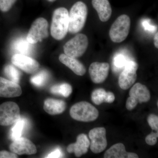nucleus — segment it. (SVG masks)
I'll list each match as a JSON object with an SVG mask.
<instances>
[{"instance_id": "nucleus-15", "label": "nucleus", "mask_w": 158, "mask_h": 158, "mask_svg": "<svg viewBox=\"0 0 158 158\" xmlns=\"http://www.w3.org/2000/svg\"><path fill=\"white\" fill-rule=\"evenodd\" d=\"M105 158H138L137 154L128 152L123 144L118 143L113 145L105 153Z\"/></svg>"}, {"instance_id": "nucleus-29", "label": "nucleus", "mask_w": 158, "mask_h": 158, "mask_svg": "<svg viewBox=\"0 0 158 158\" xmlns=\"http://www.w3.org/2000/svg\"><path fill=\"white\" fill-rule=\"evenodd\" d=\"M138 103V102L137 100L132 97L130 96L127 100L126 107L127 110L131 111L136 107Z\"/></svg>"}, {"instance_id": "nucleus-16", "label": "nucleus", "mask_w": 158, "mask_h": 158, "mask_svg": "<svg viewBox=\"0 0 158 158\" xmlns=\"http://www.w3.org/2000/svg\"><path fill=\"white\" fill-rule=\"evenodd\" d=\"M60 62L70 69L77 75H84L86 73V69L85 65L76 58L69 56L65 54L59 56Z\"/></svg>"}, {"instance_id": "nucleus-32", "label": "nucleus", "mask_w": 158, "mask_h": 158, "mask_svg": "<svg viewBox=\"0 0 158 158\" xmlns=\"http://www.w3.org/2000/svg\"><path fill=\"white\" fill-rule=\"evenodd\" d=\"M62 156H63V154H62L61 150L59 148H57L51 152L46 157V158H61L62 157Z\"/></svg>"}, {"instance_id": "nucleus-11", "label": "nucleus", "mask_w": 158, "mask_h": 158, "mask_svg": "<svg viewBox=\"0 0 158 158\" xmlns=\"http://www.w3.org/2000/svg\"><path fill=\"white\" fill-rule=\"evenodd\" d=\"M9 149L11 152L19 155H33L37 152L35 144L29 139L24 138H17L10 144Z\"/></svg>"}, {"instance_id": "nucleus-4", "label": "nucleus", "mask_w": 158, "mask_h": 158, "mask_svg": "<svg viewBox=\"0 0 158 158\" xmlns=\"http://www.w3.org/2000/svg\"><path fill=\"white\" fill-rule=\"evenodd\" d=\"M130 17L127 15H122L116 19L110 28V37L112 41L120 43L126 39L131 27Z\"/></svg>"}, {"instance_id": "nucleus-5", "label": "nucleus", "mask_w": 158, "mask_h": 158, "mask_svg": "<svg viewBox=\"0 0 158 158\" xmlns=\"http://www.w3.org/2000/svg\"><path fill=\"white\" fill-rule=\"evenodd\" d=\"M88 46V37L85 34H77L67 41L63 47L65 55L73 58L81 56L87 50Z\"/></svg>"}, {"instance_id": "nucleus-10", "label": "nucleus", "mask_w": 158, "mask_h": 158, "mask_svg": "<svg viewBox=\"0 0 158 158\" xmlns=\"http://www.w3.org/2000/svg\"><path fill=\"white\" fill-rule=\"evenodd\" d=\"M11 61L13 65L26 73H34L39 69L40 64L37 60L23 54H15Z\"/></svg>"}, {"instance_id": "nucleus-6", "label": "nucleus", "mask_w": 158, "mask_h": 158, "mask_svg": "<svg viewBox=\"0 0 158 158\" xmlns=\"http://www.w3.org/2000/svg\"><path fill=\"white\" fill-rule=\"evenodd\" d=\"M48 22L45 19L37 18L31 25L26 39L32 44L42 41L48 37Z\"/></svg>"}, {"instance_id": "nucleus-22", "label": "nucleus", "mask_w": 158, "mask_h": 158, "mask_svg": "<svg viewBox=\"0 0 158 158\" xmlns=\"http://www.w3.org/2000/svg\"><path fill=\"white\" fill-rule=\"evenodd\" d=\"M73 89L72 86L67 83H62L52 86L50 92L54 94L62 95L64 97H68L71 94Z\"/></svg>"}, {"instance_id": "nucleus-3", "label": "nucleus", "mask_w": 158, "mask_h": 158, "mask_svg": "<svg viewBox=\"0 0 158 158\" xmlns=\"http://www.w3.org/2000/svg\"><path fill=\"white\" fill-rule=\"evenodd\" d=\"M69 113L74 119L83 122L94 121L99 116L98 110L90 103L85 101L79 102L73 105Z\"/></svg>"}, {"instance_id": "nucleus-21", "label": "nucleus", "mask_w": 158, "mask_h": 158, "mask_svg": "<svg viewBox=\"0 0 158 158\" xmlns=\"http://www.w3.org/2000/svg\"><path fill=\"white\" fill-rule=\"evenodd\" d=\"M14 124L10 132V137L12 141L21 137L23 132L28 125V121L27 118L20 116Z\"/></svg>"}, {"instance_id": "nucleus-13", "label": "nucleus", "mask_w": 158, "mask_h": 158, "mask_svg": "<svg viewBox=\"0 0 158 158\" xmlns=\"http://www.w3.org/2000/svg\"><path fill=\"white\" fill-rule=\"evenodd\" d=\"M22 93L21 88L18 83L0 77V97H16Z\"/></svg>"}, {"instance_id": "nucleus-25", "label": "nucleus", "mask_w": 158, "mask_h": 158, "mask_svg": "<svg viewBox=\"0 0 158 158\" xmlns=\"http://www.w3.org/2000/svg\"><path fill=\"white\" fill-rule=\"evenodd\" d=\"M4 73L12 81L18 83L20 79L21 74L19 71L13 65H7L4 68Z\"/></svg>"}, {"instance_id": "nucleus-23", "label": "nucleus", "mask_w": 158, "mask_h": 158, "mask_svg": "<svg viewBox=\"0 0 158 158\" xmlns=\"http://www.w3.org/2000/svg\"><path fill=\"white\" fill-rule=\"evenodd\" d=\"M31 44H32L30 43L27 39L21 38L15 41L13 48L16 52H19V54L28 55L31 50Z\"/></svg>"}, {"instance_id": "nucleus-12", "label": "nucleus", "mask_w": 158, "mask_h": 158, "mask_svg": "<svg viewBox=\"0 0 158 158\" xmlns=\"http://www.w3.org/2000/svg\"><path fill=\"white\" fill-rule=\"evenodd\" d=\"M110 65L106 62H94L90 64L89 73L91 81L95 84H101L107 78Z\"/></svg>"}, {"instance_id": "nucleus-33", "label": "nucleus", "mask_w": 158, "mask_h": 158, "mask_svg": "<svg viewBox=\"0 0 158 158\" xmlns=\"http://www.w3.org/2000/svg\"><path fill=\"white\" fill-rule=\"evenodd\" d=\"M143 27L145 30L150 31H154L156 30V27L155 26L152 25L150 24V23L149 22L145 20L143 22Z\"/></svg>"}, {"instance_id": "nucleus-28", "label": "nucleus", "mask_w": 158, "mask_h": 158, "mask_svg": "<svg viewBox=\"0 0 158 158\" xmlns=\"http://www.w3.org/2000/svg\"><path fill=\"white\" fill-rule=\"evenodd\" d=\"M158 137V131L156 133L152 132L146 137L145 141L148 145L153 146V145H155L156 144Z\"/></svg>"}, {"instance_id": "nucleus-27", "label": "nucleus", "mask_w": 158, "mask_h": 158, "mask_svg": "<svg viewBox=\"0 0 158 158\" xmlns=\"http://www.w3.org/2000/svg\"><path fill=\"white\" fill-rule=\"evenodd\" d=\"M147 121L149 126L154 131H158V117L155 114H150L147 118Z\"/></svg>"}, {"instance_id": "nucleus-31", "label": "nucleus", "mask_w": 158, "mask_h": 158, "mask_svg": "<svg viewBox=\"0 0 158 158\" xmlns=\"http://www.w3.org/2000/svg\"><path fill=\"white\" fill-rule=\"evenodd\" d=\"M18 157V156L14 153L9 152L5 150L0 151V158H17Z\"/></svg>"}, {"instance_id": "nucleus-24", "label": "nucleus", "mask_w": 158, "mask_h": 158, "mask_svg": "<svg viewBox=\"0 0 158 158\" xmlns=\"http://www.w3.org/2000/svg\"><path fill=\"white\" fill-rule=\"evenodd\" d=\"M49 77L48 73L41 70L31 77V83L36 87H41L45 85Z\"/></svg>"}, {"instance_id": "nucleus-30", "label": "nucleus", "mask_w": 158, "mask_h": 158, "mask_svg": "<svg viewBox=\"0 0 158 158\" xmlns=\"http://www.w3.org/2000/svg\"><path fill=\"white\" fill-rule=\"evenodd\" d=\"M114 63L116 67H121L124 66L126 63L125 58L123 55H119L114 58Z\"/></svg>"}, {"instance_id": "nucleus-19", "label": "nucleus", "mask_w": 158, "mask_h": 158, "mask_svg": "<svg viewBox=\"0 0 158 158\" xmlns=\"http://www.w3.org/2000/svg\"><path fill=\"white\" fill-rule=\"evenodd\" d=\"M130 96L132 97L138 103L147 102L150 100V93L145 85L138 83L132 87L129 92Z\"/></svg>"}, {"instance_id": "nucleus-2", "label": "nucleus", "mask_w": 158, "mask_h": 158, "mask_svg": "<svg viewBox=\"0 0 158 158\" xmlns=\"http://www.w3.org/2000/svg\"><path fill=\"white\" fill-rule=\"evenodd\" d=\"M88 10L83 2H77L71 8L69 13L68 31L75 34L81 31L86 23Z\"/></svg>"}, {"instance_id": "nucleus-8", "label": "nucleus", "mask_w": 158, "mask_h": 158, "mask_svg": "<svg viewBox=\"0 0 158 158\" xmlns=\"http://www.w3.org/2000/svg\"><path fill=\"white\" fill-rule=\"evenodd\" d=\"M138 63L133 61L127 62L118 78V85L123 90H127L132 86L137 79Z\"/></svg>"}, {"instance_id": "nucleus-14", "label": "nucleus", "mask_w": 158, "mask_h": 158, "mask_svg": "<svg viewBox=\"0 0 158 158\" xmlns=\"http://www.w3.org/2000/svg\"><path fill=\"white\" fill-rule=\"evenodd\" d=\"M90 144V141L87 135L81 134L77 137L76 143L68 145L67 151L69 153H74L77 157H80L88 152Z\"/></svg>"}, {"instance_id": "nucleus-7", "label": "nucleus", "mask_w": 158, "mask_h": 158, "mask_svg": "<svg viewBox=\"0 0 158 158\" xmlns=\"http://www.w3.org/2000/svg\"><path fill=\"white\" fill-rule=\"evenodd\" d=\"M20 116L19 107L16 103L7 102L0 105V125L14 124Z\"/></svg>"}, {"instance_id": "nucleus-9", "label": "nucleus", "mask_w": 158, "mask_h": 158, "mask_svg": "<svg viewBox=\"0 0 158 158\" xmlns=\"http://www.w3.org/2000/svg\"><path fill=\"white\" fill-rule=\"evenodd\" d=\"M106 131L104 127H96L90 130L89 137L90 139V149L94 153L102 152L106 148L107 141Z\"/></svg>"}, {"instance_id": "nucleus-17", "label": "nucleus", "mask_w": 158, "mask_h": 158, "mask_svg": "<svg viewBox=\"0 0 158 158\" xmlns=\"http://www.w3.org/2000/svg\"><path fill=\"white\" fill-rule=\"evenodd\" d=\"M92 5L101 21L105 22L110 19L112 10L108 0H92Z\"/></svg>"}, {"instance_id": "nucleus-18", "label": "nucleus", "mask_w": 158, "mask_h": 158, "mask_svg": "<svg viewBox=\"0 0 158 158\" xmlns=\"http://www.w3.org/2000/svg\"><path fill=\"white\" fill-rule=\"evenodd\" d=\"M66 106V103L64 101L49 98L44 101L43 108L50 115H56L64 112Z\"/></svg>"}, {"instance_id": "nucleus-34", "label": "nucleus", "mask_w": 158, "mask_h": 158, "mask_svg": "<svg viewBox=\"0 0 158 158\" xmlns=\"http://www.w3.org/2000/svg\"><path fill=\"white\" fill-rule=\"evenodd\" d=\"M158 33L157 32L156 33L154 37V43L155 46L156 48H158Z\"/></svg>"}, {"instance_id": "nucleus-26", "label": "nucleus", "mask_w": 158, "mask_h": 158, "mask_svg": "<svg viewBox=\"0 0 158 158\" xmlns=\"http://www.w3.org/2000/svg\"><path fill=\"white\" fill-rule=\"evenodd\" d=\"M17 0H0V10L2 12L9 11Z\"/></svg>"}, {"instance_id": "nucleus-1", "label": "nucleus", "mask_w": 158, "mask_h": 158, "mask_svg": "<svg viewBox=\"0 0 158 158\" xmlns=\"http://www.w3.org/2000/svg\"><path fill=\"white\" fill-rule=\"evenodd\" d=\"M69 12L64 7L56 9L53 13L51 34L56 40L63 39L68 32Z\"/></svg>"}, {"instance_id": "nucleus-20", "label": "nucleus", "mask_w": 158, "mask_h": 158, "mask_svg": "<svg viewBox=\"0 0 158 158\" xmlns=\"http://www.w3.org/2000/svg\"><path fill=\"white\" fill-rule=\"evenodd\" d=\"M91 98L94 103L99 105L104 102L112 103L115 100V97L113 92H106L103 88H98L92 92Z\"/></svg>"}, {"instance_id": "nucleus-35", "label": "nucleus", "mask_w": 158, "mask_h": 158, "mask_svg": "<svg viewBox=\"0 0 158 158\" xmlns=\"http://www.w3.org/2000/svg\"><path fill=\"white\" fill-rule=\"evenodd\" d=\"M49 2H55L56 0H47Z\"/></svg>"}]
</instances>
